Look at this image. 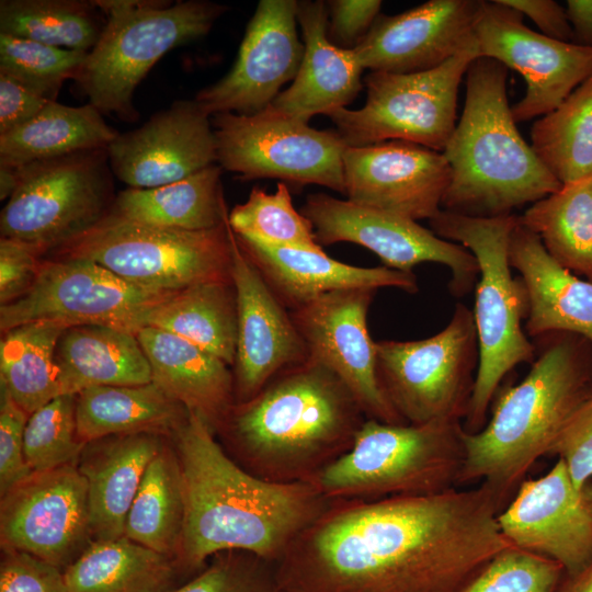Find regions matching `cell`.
<instances>
[{"label": "cell", "mask_w": 592, "mask_h": 592, "mask_svg": "<svg viewBox=\"0 0 592 592\" xmlns=\"http://www.w3.org/2000/svg\"><path fill=\"white\" fill-rule=\"evenodd\" d=\"M67 592H169L171 557L126 536L93 540L64 570Z\"/></svg>", "instance_id": "e575fe53"}, {"label": "cell", "mask_w": 592, "mask_h": 592, "mask_svg": "<svg viewBox=\"0 0 592 592\" xmlns=\"http://www.w3.org/2000/svg\"><path fill=\"white\" fill-rule=\"evenodd\" d=\"M2 548L66 569L93 542L88 482L77 464L32 473L1 497Z\"/></svg>", "instance_id": "e0dca14e"}, {"label": "cell", "mask_w": 592, "mask_h": 592, "mask_svg": "<svg viewBox=\"0 0 592 592\" xmlns=\"http://www.w3.org/2000/svg\"><path fill=\"white\" fill-rule=\"evenodd\" d=\"M88 53L0 33V72L50 101L65 80L77 78Z\"/></svg>", "instance_id": "b9f144b4"}, {"label": "cell", "mask_w": 592, "mask_h": 592, "mask_svg": "<svg viewBox=\"0 0 592 592\" xmlns=\"http://www.w3.org/2000/svg\"><path fill=\"white\" fill-rule=\"evenodd\" d=\"M29 414L1 390L0 494H5L32 471L24 456V430Z\"/></svg>", "instance_id": "7dc6e473"}, {"label": "cell", "mask_w": 592, "mask_h": 592, "mask_svg": "<svg viewBox=\"0 0 592 592\" xmlns=\"http://www.w3.org/2000/svg\"><path fill=\"white\" fill-rule=\"evenodd\" d=\"M297 2L259 1L231 69L195 96L210 116L260 113L286 82L295 79L304 55L297 32Z\"/></svg>", "instance_id": "ffe728a7"}, {"label": "cell", "mask_w": 592, "mask_h": 592, "mask_svg": "<svg viewBox=\"0 0 592 592\" xmlns=\"http://www.w3.org/2000/svg\"><path fill=\"white\" fill-rule=\"evenodd\" d=\"M330 369L308 357L236 402L218 430L246 470L271 482L308 481L352 446L366 420Z\"/></svg>", "instance_id": "3957f363"}, {"label": "cell", "mask_w": 592, "mask_h": 592, "mask_svg": "<svg viewBox=\"0 0 592 592\" xmlns=\"http://www.w3.org/2000/svg\"><path fill=\"white\" fill-rule=\"evenodd\" d=\"M34 246L9 238L0 240V304H10L34 284L42 262Z\"/></svg>", "instance_id": "681fc988"}, {"label": "cell", "mask_w": 592, "mask_h": 592, "mask_svg": "<svg viewBox=\"0 0 592 592\" xmlns=\"http://www.w3.org/2000/svg\"><path fill=\"white\" fill-rule=\"evenodd\" d=\"M18 168L0 164V200H9L19 186Z\"/></svg>", "instance_id": "9f6ffc18"}, {"label": "cell", "mask_w": 592, "mask_h": 592, "mask_svg": "<svg viewBox=\"0 0 592 592\" xmlns=\"http://www.w3.org/2000/svg\"><path fill=\"white\" fill-rule=\"evenodd\" d=\"M497 520L510 545L549 558L565 572L592 561V481L576 487L560 458L544 476L522 481Z\"/></svg>", "instance_id": "d6986e66"}, {"label": "cell", "mask_w": 592, "mask_h": 592, "mask_svg": "<svg viewBox=\"0 0 592 592\" xmlns=\"http://www.w3.org/2000/svg\"><path fill=\"white\" fill-rule=\"evenodd\" d=\"M343 173L346 200L417 221L442 209L451 181L443 152L403 140L348 146Z\"/></svg>", "instance_id": "7402d4cb"}, {"label": "cell", "mask_w": 592, "mask_h": 592, "mask_svg": "<svg viewBox=\"0 0 592 592\" xmlns=\"http://www.w3.org/2000/svg\"><path fill=\"white\" fill-rule=\"evenodd\" d=\"M235 236L243 253L288 310L335 291L395 287L414 294L419 289L413 272L354 266L328 257L325 251L281 247L250 236Z\"/></svg>", "instance_id": "d4e9b609"}, {"label": "cell", "mask_w": 592, "mask_h": 592, "mask_svg": "<svg viewBox=\"0 0 592 592\" xmlns=\"http://www.w3.org/2000/svg\"><path fill=\"white\" fill-rule=\"evenodd\" d=\"M299 212L311 223L321 247L356 243L375 253L384 266L401 272H412L424 262L443 264L452 272L448 288L454 296L466 295L476 286L479 266L474 254L417 220L326 193L308 195Z\"/></svg>", "instance_id": "9a60e30c"}, {"label": "cell", "mask_w": 592, "mask_h": 592, "mask_svg": "<svg viewBox=\"0 0 592 592\" xmlns=\"http://www.w3.org/2000/svg\"><path fill=\"white\" fill-rule=\"evenodd\" d=\"M460 420L389 424L366 419L352 446L307 482L332 501L428 496L458 486Z\"/></svg>", "instance_id": "52a82bcc"}, {"label": "cell", "mask_w": 592, "mask_h": 592, "mask_svg": "<svg viewBox=\"0 0 592 592\" xmlns=\"http://www.w3.org/2000/svg\"><path fill=\"white\" fill-rule=\"evenodd\" d=\"M556 592H592V561L576 572H565Z\"/></svg>", "instance_id": "11a10c76"}, {"label": "cell", "mask_w": 592, "mask_h": 592, "mask_svg": "<svg viewBox=\"0 0 592 592\" xmlns=\"http://www.w3.org/2000/svg\"><path fill=\"white\" fill-rule=\"evenodd\" d=\"M376 291L330 292L289 312L309 357L342 380L367 419L408 424L387 398L377 373L376 341L367 327L368 308Z\"/></svg>", "instance_id": "ac0fdd59"}, {"label": "cell", "mask_w": 592, "mask_h": 592, "mask_svg": "<svg viewBox=\"0 0 592 592\" xmlns=\"http://www.w3.org/2000/svg\"><path fill=\"white\" fill-rule=\"evenodd\" d=\"M565 9L572 29V43L592 47V0H568Z\"/></svg>", "instance_id": "db71d44e"}, {"label": "cell", "mask_w": 592, "mask_h": 592, "mask_svg": "<svg viewBox=\"0 0 592 592\" xmlns=\"http://www.w3.org/2000/svg\"><path fill=\"white\" fill-rule=\"evenodd\" d=\"M218 163L183 180L151 189L128 187L114 198L111 209L134 221L182 230H209L228 215Z\"/></svg>", "instance_id": "1f68e13d"}, {"label": "cell", "mask_w": 592, "mask_h": 592, "mask_svg": "<svg viewBox=\"0 0 592 592\" xmlns=\"http://www.w3.org/2000/svg\"><path fill=\"white\" fill-rule=\"evenodd\" d=\"M2 549L0 592H67L58 567L21 550Z\"/></svg>", "instance_id": "c3c4849f"}, {"label": "cell", "mask_w": 592, "mask_h": 592, "mask_svg": "<svg viewBox=\"0 0 592 592\" xmlns=\"http://www.w3.org/2000/svg\"><path fill=\"white\" fill-rule=\"evenodd\" d=\"M563 573L558 562L511 545L457 592H556Z\"/></svg>", "instance_id": "ee69618b"}, {"label": "cell", "mask_w": 592, "mask_h": 592, "mask_svg": "<svg viewBox=\"0 0 592 592\" xmlns=\"http://www.w3.org/2000/svg\"><path fill=\"white\" fill-rule=\"evenodd\" d=\"M148 326L183 338L232 366L237 344L232 281L204 282L175 292L152 310Z\"/></svg>", "instance_id": "836d02e7"}, {"label": "cell", "mask_w": 592, "mask_h": 592, "mask_svg": "<svg viewBox=\"0 0 592 592\" xmlns=\"http://www.w3.org/2000/svg\"><path fill=\"white\" fill-rule=\"evenodd\" d=\"M196 413L173 434L185 515L180 553L201 567L226 551H244L275 563L332 503L307 481L278 483L235 462Z\"/></svg>", "instance_id": "7a4b0ae2"}, {"label": "cell", "mask_w": 592, "mask_h": 592, "mask_svg": "<svg viewBox=\"0 0 592 592\" xmlns=\"http://www.w3.org/2000/svg\"><path fill=\"white\" fill-rule=\"evenodd\" d=\"M169 592H281L274 565L249 553L226 551L191 581Z\"/></svg>", "instance_id": "f6af8a7d"}, {"label": "cell", "mask_w": 592, "mask_h": 592, "mask_svg": "<svg viewBox=\"0 0 592 592\" xmlns=\"http://www.w3.org/2000/svg\"><path fill=\"white\" fill-rule=\"evenodd\" d=\"M376 353L382 387L406 423L464 421L479 362L473 310L458 303L440 332L412 341L379 340Z\"/></svg>", "instance_id": "30bf717a"}, {"label": "cell", "mask_w": 592, "mask_h": 592, "mask_svg": "<svg viewBox=\"0 0 592 592\" xmlns=\"http://www.w3.org/2000/svg\"><path fill=\"white\" fill-rule=\"evenodd\" d=\"M304 55L293 83L271 104L283 113L308 122L350 104L362 89L364 71L354 49L334 45L328 37L325 1L297 2Z\"/></svg>", "instance_id": "4316f807"}, {"label": "cell", "mask_w": 592, "mask_h": 592, "mask_svg": "<svg viewBox=\"0 0 592 592\" xmlns=\"http://www.w3.org/2000/svg\"><path fill=\"white\" fill-rule=\"evenodd\" d=\"M159 434L114 435L88 443L77 463L88 482L93 540L125 536V522L151 459L163 447Z\"/></svg>", "instance_id": "f1b7e54d"}, {"label": "cell", "mask_w": 592, "mask_h": 592, "mask_svg": "<svg viewBox=\"0 0 592 592\" xmlns=\"http://www.w3.org/2000/svg\"><path fill=\"white\" fill-rule=\"evenodd\" d=\"M519 216L471 217L441 209L430 225L439 237L459 242L479 266L473 310L479 362L463 428L481 430L505 376L522 363L532 364L536 349L523 329L527 294L521 277H514L509 261L511 232Z\"/></svg>", "instance_id": "8992f818"}, {"label": "cell", "mask_w": 592, "mask_h": 592, "mask_svg": "<svg viewBox=\"0 0 592 592\" xmlns=\"http://www.w3.org/2000/svg\"><path fill=\"white\" fill-rule=\"evenodd\" d=\"M531 140L538 159L561 184L592 174V76L534 122Z\"/></svg>", "instance_id": "f35d334b"}, {"label": "cell", "mask_w": 592, "mask_h": 592, "mask_svg": "<svg viewBox=\"0 0 592 592\" xmlns=\"http://www.w3.org/2000/svg\"><path fill=\"white\" fill-rule=\"evenodd\" d=\"M87 444L78 435L76 395H62L29 415L24 456L32 473L77 464Z\"/></svg>", "instance_id": "7bdbcfd3"}, {"label": "cell", "mask_w": 592, "mask_h": 592, "mask_svg": "<svg viewBox=\"0 0 592 592\" xmlns=\"http://www.w3.org/2000/svg\"><path fill=\"white\" fill-rule=\"evenodd\" d=\"M228 224L236 235L281 247L323 251L309 219L295 209L284 182L277 183L274 193L253 187L248 200L232 208Z\"/></svg>", "instance_id": "60d3db41"}, {"label": "cell", "mask_w": 592, "mask_h": 592, "mask_svg": "<svg viewBox=\"0 0 592 592\" xmlns=\"http://www.w3.org/2000/svg\"><path fill=\"white\" fill-rule=\"evenodd\" d=\"M475 37L480 57L519 71L526 82L524 96L511 106L516 123L554 111L592 76V47L531 30L500 0H481Z\"/></svg>", "instance_id": "2e32d148"}, {"label": "cell", "mask_w": 592, "mask_h": 592, "mask_svg": "<svg viewBox=\"0 0 592 592\" xmlns=\"http://www.w3.org/2000/svg\"><path fill=\"white\" fill-rule=\"evenodd\" d=\"M61 323L36 321L4 332L0 344V382L11 399L29 415L65 395L56 361Z\"/></svg>", "instance_id": "d590c367"}, {"label": "cell", "mask_w": 592, "mask_h": 592, "mask_svg": "<svg viewBox=\"0 0 592 592\" xmlns=\"http://www.w3.org/2000/svg\"><path fill=\"white\" fill-rule=\"evenodd\" d=\"M543 337V349L524 379L497 392L481 430L463 434L458 486L481 481L506 504L592 392L591 343L571 333Z\"/></svg>", "instance_id": "277c9868"}, {"label": "cell", "mask_w": 592, "mask_h": 592, "mask_svg": "<svg viewBox=\"0 0 592 592\" xmlns=\"http://www.w3.org/2000/svg\"><path fill=\"white\" fill-rule=\"evenodd\" d=\"M118 135L90 103L49 102L27 123L0 135V164L19 168L79 151L104 149Z\"/></svg>", "instance_id": "d6a6232c"}, {"label": "cell", "mask_w": 592, "mask_h": 592, "mask_svg": "<svg viewBox=\"0 0 592 592\" xmlns=\"http://www.w3.org/2000/svg\"><path fill=\"white\" fill-rule=\"evenodd\" d=\"M101 14L93 0H1L0 33L90 52L105 25Z\"/></svg>", "instance_id": "ab89813d"}, {"label": "cell", "mask_w": 592, "mask_h": 592, "mask_svg": "<svg viewBox=\"0 0 592 592\" xmlns=\"http://www.w3.org/2000/svg\"><path fill=\"white\" fill-rule=\"evenodd\" d=\"M136 337L148 358L152 383L217 431L236 403L229 365L162 329L148 326Z\"/></svg>", "instance_id": "83f0119b"}, {"label": "cell", "mask_w": 592, "mask_h": 592, "mask_svg": "<svg viewBox=\"0 0 592 592\" xmlns=\"http://www.w3.org/2000/svg\"><path fill=\"white\" fill-rule=\"evenodd\" d=\"M19 186L0 216L1 238L54 250L111 209L106 148L79 151L18 168Z\"/></svg>", "instance_id": "7c38bea8"}, {"label": "cell", "mask_w": 592, "mask_h": 592, "mask_svg": "<svg viewBox=\"0 0 592 592\" xmlns=\"http://www.w3.org/2000/svg\"><path fill=\"white\" fill-rule=\"evenodd\" d=\"M175 292L143 288L81 258L42 262L32 287L0 306V329L49 321L67 327L105 326L137 334L152 310Z\"/></svg>", "instance_id": "5bb4252c"}, {"label": "cell", "mask_w": 592, "mask_h": 592, "mask_svg": "<svg viewBox=\"0 0 592 592\" xmlns=\"http://www.w3.org/2000/svg\"><path fill=\"white\" fill-rule=\"evenodd\" d=\"M187 410L155 383L92 386L76 395L78 435L86 444L114 435L174 434Z\"/></svg>", "instance_id": "4dcf8cb0"}, {"label": "cell", "mask_w": 592, "mask_h": 592, "mask_svg": "<svg viewBox=\"0 0 592 592\" xmlns=\"http://www.w3.org/2000/svg\"><path fill=\"white\" fill-rule=\"evenodd\" d=\"M506 505L485 483L377 500H338L274 563L281 592H457L511 546Z\"/></svg>", "instance_id": "6da1fadb"}, {"label": "cell", "mask_w": 592, "mask_h": 592, "mask_svg": "<svg viewBox=\"0 0 592 592\" xmlns=\"http://www.w3.org/2000/svg\"><path fill=\"white\" fill-rule=\"evenodd\" d=\"M185 502L175 451L163 446L141 478L125 522V536L171 557L180 553Z\"/></svg>", "instance_id": "74e56055"}, {"label": "cell", "mask_w": 592, "mask_h": 592, "mask_svg": "<svg viewBox=\"0 0 592 592\" xmlns=\"http://www.w3.org/2000/svg\"><path fill=\"white\" fill-rule=\"evenodd\" d=\"M49 102L16 79L0 72V135L31 121Z\"/></svg>", "instance_id": "816d5d0a"}, {"label": "cell", "mask_w": 592, "mask_h": 592, "mask_svg": "<svg viewBox=\"0 0 592 592\" xmlns=\"http://www.w3.org/2000/svg\"><path fill=\"white\" fill-rule=\"evenodd\" d=\"M481 0H430L395 15L379 14L354 48L364 69L412 73L436 68L477 44Z\"/></svg>", "instance_id": "cb8c5ba5"}, {"label": "cell", "mask_w": 592, "mask_h": 592, "mask_svg": "<svg viewBox=\"0 0 592 592\" xmlns=\"http://www.w3.org/2000/svg\"><path fill=\"white\" fill-rule=\"evenodd\" d=\"M209 116L195 99L181 100L118 134L106 148L113 174L129 187L151 189L217 163Z\"/></svg>", "instance_id": "603a6c76"}, {"label": "cell", "mask_w": 592, "mask_h": 592, "mask_svg": "<svg viewBox=\"0 0 592 592\" xmlns=\"http://www.w3.org/2000/svg\"><path fill=\"white\" fill-rule=\"evenodd\" d=\"M506 7L528 16L542 34L572 43L573 34L566 9L554 0H500Z\"/></svg>", "instance_id": "f5cc1de1"}, {"label": "cell", "mask_w": 592, "mask_h": 592, "mask_svg": "<svg viewBox=\"0 0 592 592\" xmlns=\"http://www.w3.org/2000/svg\"><path fill=\"white\" fill-rule=\"evenodd\" d=\"M509 261L526 289L527 334L571 333L592 344V282L560 265L520 220L511 232Z\"/></svg>", "instance_id": "484cf974"}, {"label": "cell", "mask_w": 592, "mask_h": 592, "mask_svg": "<svg viewBox=\"0 0 592 592\" xmlns=\"http://www.w3.org/2000/svg\"><path fill=\"white\" fill-rule=\"evenodd\" d=\"M56 361L65 395L92 386H139L152 382L148 358L136 334L105 326L67 328Z\"/></svg>", "instance_id": "f546056e"}, {"label": "cell", "mask_w": 592, "mask_h": 592, "mask_svg": "<svg viewBox=\"0 0 592 592\" xmlns=\"http://www.w3.org/2000/svg\"><path fill=\"white\" fill-rule=\"evenodd\" d=\"M59 258L94 261L143 288L178 292L231 281L228 217L209 230H182L127 219L112 209L96 224L56 249Z\"/></svg>", "instance_id": "9c48e42d"}, {"label": "cell", "mask_w": 592, "mask_h": 592, "mask_svg": "<svg viewBox=\"0 0 592 592\" xmlns=\"http://www.w3.org/2000/svg\"><path fill=\"white\" fill-rule=\"evenodd\" d=\"M213 125L218 164L240 179L318 184L344 194L348 146L337 130L316 129L272 105L253 115L218 113Z\"/></svg>", "instance_id": "4fadbf2b"}, {"label": "cell", "mask_w": 592, "mask_h": 592, "mask_svg": "<svg viewBox=\"0 0 592 592\" xmlns=\"http://www.w3.org/2000/svg\"><path fill=\"white\" fill-rule=\"evenodd\" d=\"M102 34L75 79L101 114L134 122L135 89L172 48L205 36L227 8L205 0H93Z\"/></svg>", "instance_id": "ba28073f"}, {"label": "cell", "mask_w": 592, "mask_h": 592, "mask_svg": "<svg viewBox=\"0 0 592 592\" xmlns=\"http://www.w3.org/2000/svg\"><path fill=\"white\" fill-rule=\"evenodd\" d=\"M328 10L329 39L338 47L354 49L380 14L379 0H331Z\"/></svg>", "instance_id": "f907efd6"}, {"label": "cell", "mask_w": 592, "mask_h": 592, "mask_svg": "<svg viewBox=\"0 0 592 592\" xmlns=\"http://www.w3.org/2000/svg\"><path fill=\"white\" fill-rule=\"evenodd\" d=\"M506 80L508 68L488 57H477L466 71L464 110L443 151L451 168L444 210L510 215L561 186L517 130Z\"/></svg>", "instance_id": "5b68a950"}, {"label": "cell", "mask_w": 592, "mask_h": 592, "mask_svg": "<svg viewBox=\"0 0 592 592\" xmlns=\"http://www.w3.org/2000/svg\"><path fill=\"white\" fill-rule=\"evenodd\" d=\"M231 281L237 303L236 402L255 396L281 372L308 360L289 310L241 250L230 228Z\"/></svg>", "instance_id": "44dd1931"}, {"label": "cell", "mask_w": 592, "mask_h": 592, "mask_svg": "<svg viewBox=\"0 0 592 592\" xmlns=\"http://www.w3.org/2000/svg\"><path fill=\"white\" fill-rule=\"evenodd\" d=\"M477 57L476 44L430 70L371 71L365 77V104L328 116L350 147L403 140L443 152L456 127L460 81Z\"/></svg>", "instance_id": "8fae6325"}, {"label": "cell", "mask_w": 592, "mask_h": 592, "mask_svg": "<svg viewBox=\"0 0 592 592\" xmlns=\"http://www.w3.org/2000/svg\"><path fill=\"white\" fill-rule=\"evenodd\" d=\"M549 455L560 458L578 488L592 479V392L578 407L554 443Z\"/></svg>", "instance_id": "bcb514c9"}, {"label": "cell", "mask_w": 592, "mask_h": 592, "mask_svg": "<svg viewBox=\"0 0 592 592\" xmlns=\"http://www.w3.org/2000/svg\"><path fill=\"white\" fill-rule=\"evenodd\" d=\"M519 220L560 265L592 282V174L561 184Z\"/></svg>", "instance_id": "8d00e7d4"}]
</instances>
